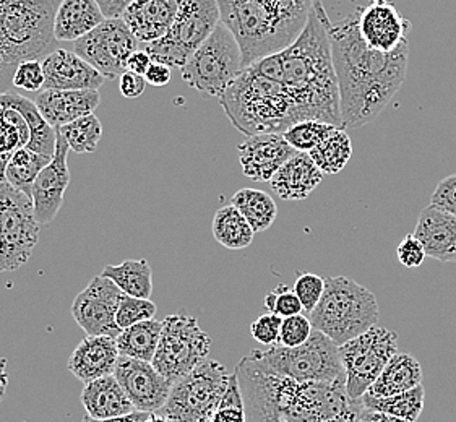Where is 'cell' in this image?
<instances>
[{"label": "cell", "mask_w": 456, "mask_h": 422, "mask_svg": "<svg viewBox=\"0 0 456 422\" xmlns=\"http://www.w3.org/2000/svg\"><path fill=\"white\" fill-rule=\"evenodd\" d=\"M333 62L339 85L343 129H359L392 101L408 70L410 41L384 54L365 45L359 33L357 10L330 25Z\"/></svg>", "instance_id": "6da1fadb"}, {"label": "cell", "mask_w": 456, "mask_h": 422, "mask_svg": "<svg viewBox=\"0 0 456 422\" xmlns=\"http://www.w3.org/2000/svg\"><path fill=\"white\" fill-rule=\"evenodd\" d=\"M247 422H359L361 400H351L346 382H296L266 374L250 356L236 366Z\"/></svg>", "instance_id": "7a4b0ae2"}, {"label": "cell", "mask_w": 456, "mask_h": 422, "mask_svg": "<svg viewBox=\"0 0 456 422\" xmlns=\"http://www.w3.org/2000/svg\"><path fill=\"white\" fill-rule=\"evenodd\" d=\"M330 25L323 2L317 0L301 35L278 54L297 120H322L343 127Z\"/></svg>", "instance_id": "3957f363"}, {"label": "cell", "mask_w": 456, "mask_h": 422, "mask_svg": "<svg viewBox=\"0 0 456 422\" xmlns=\"http://www.w3.org/2000/svg\"><path fill=\"white\" fill-rule=\"evenodd\" d=\"M221 23L238 39L244 69L281 53L301 35L317 0H216Z\"/></svg>", "instance_id": "277c9868"}, {"label": "cell", "mask_w": 456, "mask_h": 422, "mask_svg": "<svg viewBox=\"0 0 456 422\" xmlns=\"http://www.w3.org/2000/svg\"><path fill=\"white\" fill-rule=\"evenodd\" d=\"M219 104L231 124L247 137L284 134L299 122L284 83L258 74L252 65L219 96Z\"/></svg>", "instance_id": "5b68a950"}, {"label": "cell", "mask_w": 456, "mask_h": 422, "mask_svg": "<svg viewBox=\"0 0 456 422\" xmlns=\"http://www.w3.org/2000/svg\"><path fill=\"white\" fill-rule=\"evenodd\" d=\"M380 309L372 291L347 276L325 278L319 305L309 313L314 330L335 341L338 346L356 338L379 323Z\"/></svg>", "instance_id": "8992f818"}, {"label": "cell", "mask_w": 456, "mask_h": 422, "mask_svg": "<svg viewBox=\"0 0 456 422\" xmlns=\"http://www.w3.org/2000/svg\"><path fill=\"white\" fill-rule=\"evenodd\" d=\"M248 356L266 374L286 377L301 384L346 382V374L339 358V346L319 330H314L311 338L301 346L256 349Z\"/></svg>", "instance_id": "52a82bcc"}, {"label": "cell", "mask_w": 456, "mask_h": 422, "mask_svg": "<svg viewBox=\"0 0 456 422\" xmlns=\"http://www.w3.org/2000/svg\"><path fill=\"white\" fill-rule=\"evenodd\" d=\"M62 0H0V33L17 64L53 53L55 13Z\"/></svg>", "instance_id": "ba28073f"}, {"label": "cell", "mask_w": 456, "mask_h": 422, "mask_svg": "<svg viewBox=\"0 0 456 422\" xmlns=\"http://www.w3.org/2000/svg\"><path fill=\"white\" fill-rule=\"evenodd\" d=\"M231 374L218 361L205 359L191 374L173 384L158 416L169 422H211L228 390Z\"/></svg>", "instance_id": "9c48e42d"}, {"label": "cell", "mask_w": 456, "mask_h": 422, "mask_svg": "<svg viewBox=\"0 0 456 422\" xmlns=\"http://www.w3.org/2000/svg\"><path fill=\"white\" fill-rule=\"evenodd\" d=\"M244 70V57L238 39L219 23L210 37L185 62L183 82L197 92L219 98Z\"/></svg>", "instance_id": "30bf717a"}, {"label": "cell", "mask_w": 456, "mask_h": 422, "mask_svg": "<svg viewBox=\"0 0 456 422\" xmlns=\"http://www.w3.org/2000/svg\"><path fill=\"white\" fill-rule=\"evenodd\" d=\"M221 23L216 0H183L177 19L166 37L143 45L153 62L183 69L189 57Z\"/></svg>", "instance_id": "8fae6325"}, {"label": "cell", "mask_w": 456, "mask_h": 422, "mask_svg": "<svg viewBox=\"0 0 456 422\" xmlns=\"http://www.w3.org/2000/svg\"><path fill=\"white\" fill-rule=\"evenodd\" d=\"M39 232L33 199L9 183H0V273L15 272L28 264Z\"/></svg>", "instance_id": "7c38bea8"}, {"label": "cell", "mask_w": 456, "mask_h": 422, "mask_svg": "<svg viewBox=\"0 0 456 422\" xmlns=\"http://www.w3.org/2000/svg\"><path fill=\"white\" fill-rule=\"evenodd\" d=\"M210 349L211 338L201 330L195 317L174 313L163 321L161 340L151 364L171 384H175L208 359Z\"/></svg>", "instance_id": "4fadbf2b"}, {"label": "cell", "mask_w": 456, "mask_h": 422, "mask_svg": "<svg viewBox=\"0 0 456 422\" xmlns=\"http://www.w3.org/2000/svg\"><path fill=\"white\" fill-rule=\"evenodd\" d=\"M398 353V335L385 327H372L339 346V358L346 374V392L361 400L374 385L388 361Z\"/></svg>", "instance_id": "5bb4252c"}, {"label": "cell", "mask_w": 456, "mask_h": 422, "mask_svg": "<svg viewBox=\"0 0 456 422\" xmlns=\"http://www.w3.org/2000/svg\"><path fill=\"white\" fill-rule=\"evenodd\" d=\"M138 43L124 20L106 19L73 46L106 80H116L126 72L128 57L138 51Z\"/></svg>", "instance_id": "9a60e30c"}, {"label": "cell", "mask_w": 456, "mask_h": 422, "mask_svg": "<svg viewBox=\"0 0 456 422\" xmlns=\"http://www.w3.org/2000/svg\"><path fill=\"white\" fill-rule=\"evenodd\" d=\"M122 296L124 293L110 280L96 276L73 299V319L88 337H110L116 340L122 333L116 321Z\"/></svg>", "instance_id": "2e32d148"}, {"label": "cell", "mask_w": 456, "mask_h": 422, "mask_svg": "<svg viewBox=\"0 0 456 422\" xmlns=\"http://www.w3.org/2000/svg\"><path fill=\"white\" fill-rule=\"evenodd\" d=\"M128 400L142 413L156 414L165 406L173 384L161 376L151 362L120 356L114 370Z\"/></svg>", "instance_id": "e0dca14e"}, {"label": "cell", "mask_w": 456, "mask_h": 422, "mask_svg": "<svg viewBox=\"0 0 456 422\" xmlns=\"http://www.w3.org/2000/svg\"><path fill=\"white\" fill-rule=\"evenodd\" d=\"M359 33L365 45L377 53H393L408 41L411 23L390 0H370L357 9Z\"/></svg>", "instance_id": "ac0fdd59"}, {"label": "cell", "mask_w": 456, "mask_h": 422, "mask_svg": "<svg viewBox=\"0 0 456 422\" xmlns=\"http://www.w3.org/2000/svg\"><path fill=\"white\" fill-rule=\"evenodd\" d=\"M69 151L70 148L67 145L64 135L57 129V143L53 161L39 173L31 191L35 215L41 226L51 224L62 208L65 192L70 184V169L67 165Z\"/></svg>", "instance_id": "d6986e66"}, {"label": "cell", "mask_w": 456, "mask_h": 422, "mask_svg": "<svg viewBox=\"0 0 456 422\" xmlns=\"http://www.w3.org/2000/svg\"><path fill=\"white\" fill-rule=\"evenodd\" d=\"M296 153L283 134H260L247 137L238 145L242 173L256 183H270L278 169Z\"/></svg>", "instance_id": "ffe728a7"}, {"label": "cell", "mask_w": 456, "mask_h": 422, "mask_svg": "<svg viewBox=\"0 0 456 422\" xmlns=\"http://www.w3.org/2000/svg\"><path fill=\"white\" fill-rule=\"evenodd\" d=\"M45 90H100L104 77L77 53L54 49L41 61Z\"/></svg>", "instance_id": "44dd1931"}, {"label": "cell", "mask_w": 456, "mask_h": 422, "mask_svg": "<svg viewBox=\"0 0 456 422\" xmlns=\"http://www.w3.org/2000/svg\"><path fill=\"white\" fill-rule=\"evenodd\" d=\"M181 4L183 0H134L122 20L142 45H148L166 37L177 19Z\"/></svg>", "instance_id": "7402d4cb"}, {"label": "cell", "mask_w": 456, "mask_h": 422, "mask_svg": "<svg viewBox=\"0 0 456 422\" xmlns=\"http://www.w3.org/2000/svg\"><path fill=\"white\" fill-rule=\"evenodd\" d=\"M35 102L45 119L59 129L94 114L101 104V94L98 90H45Z\"/></svg>", "instance_id": "603a6c76"}, {"label": "cell", "mask_w": 456, "mask_h": 422, "mask_svg": "<svg viewBox=\"0 0 456 422\" xmlns=\"http://www.w3.org/2000/svg\"><path fill=\"white\" fill-rule=\"evenodd\" d=\"M426 248L428 257L456 264V216L434 205L420 211L412 232Z\"/></svg>", "instance_id": "cb8c5ba5"}, {"label": "cell", "mask_w": 456, "mask_h": 422, "mask_svg": "<svg viewBox=\"0 0 456 422\" xmlns=\"http://www.w3.org/2000/svg\"><path fill=\"white\" fill-rule=\"evenodd\" d=\"M119 349L110 337H86L73 349L67 368L83 384L101 377L114 376L119 362Z\"/></svg>", "instance_id": "d4e9b609"}, {"label": "cell", "mask_w": 456, "mask_h": 422, "mask_svg": "<svg viewBox=\"0 0 456 422\" xmlns=\"http://www.w3.org/2000/svg\"><path fill=\"white\" fill-rule=\"evenodd\" d=\"M323 173L312 161L309 153L297 151L272 177L273 192L286 202H301L307 199L323 179Z\"/></svg>", "instance_id": "484cf974"}, {"label": "cell", "mask_w": 456, "mask_h": 422, "mask_svg": "<svg viewBox=\"0 0 456 422\" xmlns=\"http://www.w3.org/2000/svg\"><path fill=\"white\" fill-rule=\"evenodd\" d=\"M82 403L93 419H110L137 411L114 376L101 377L85 384Z\"/></svg>", "instance_id": "4316f807"}, {"label": "cell", "mask_w": 456, "mask_h": 422, "mask_svg": "<svg viewBox=\"0 0 456 422\" xmlns=\"http://www.w3.org/2000/svg\"><path fill=\"white\" fill-rule=\"evenodd\" d=\"M106 20L96 0H62L54 21L55 41L75 43Z\"/></svg>", "instance_id": "83f0119b"}, {"label": "cell", "mask_w": 456, "mask_h": 422, "mask_svg": "<svg viewBox=\"0 0 456 422\" xmlns=\"http://www.w3.org/2000/svg\"><path fill=\"white\" fill-rule=\"evenodd\" d=\"M422 385V368L418 359L408 353H396L382 374L375 380L374 385L367 394L387 398V396L402 395L416 386Z\"/></svg>", "instance_id": "f1b7e54d"}, {"label": "cell", "mask_w": 456, "mask_h": 422, "mask_svg": "<svg viewBox=\"0 0 456 422\" xmlns=\"http://www.w3.org/2000/svg\"><path fill=\"white\" fill-rule=\"evenodd\" d=\"M0 106L13 108L23 114V118L27 119L29 132H31V138L28 143L29 150L41 153V155H46V157H54L57 129H54L45 119L37 102L28 100L19 93L7 92L0 93Z\"/></svg>", "instance_id": "f546056e"}, {"label": "cell", "mask_w": 456, "mask_h": 422, "mask_svg": "<svg viewBox=\"0 0 456 422\" xmlns=\"http://www.w3.org/2000/svg\"><path fill=\"white\" fill-rule=\"evenodd\" d=\"M101 276L110 280L122 293L130 297L150 299L153 294L151 266L142 260H126L119 265L104 266Z\"/></svg>", "instance_id": "4dcf8cb0"}, {"label": "cell", "mask_w": 456, "mask_h": 422, "mask_svg": "<svg viewBox=\"0 0 456 422\" xmlns=\"http://www.w3.org/2000/svg\"><path fill=\"white\" fill-rule=\"evenodd\" d=\"M161 330H163V321L156 319L140 321L137 325H132L126 330H122L119 337L116 338L120 356L153 362L156 349L161 340Z\"/></svg>", "instance_id": "1f68e13d"}, {"label": "cell", "mask_w": 456, "mask_h": 422, "mask_svg": "<svg viewBox=\"0 0 456 422\" xmlns=\"http://www.w3.org/2000/svg\"><path fill=\"white\" fill-rule=\"evenodd\" d=\"M211 230L219 244L231 250L248 248L256 236L246 216L234 205H226L215 213Z\"/></svg>", "instance_id": "d6a6232c"}, {"label": "cell", "mask_w": 456, "mask_h": 422, "mask_svg": "<svg viewBox=\"0 0 456 422\" xmlns=\"http://www.w3.org/2000/svg\"><path fill=\"white\" fill-rule=\"evenodd\" d=\"M231 205H234L246 216L254 232L270 230L278 216V207L273 197L258 189H240L232 195Z\"/></svg>", "instance_id": "836d02e7"}, {"label": "cell", "mask_w": 456, "mask_h": 422, "mask_svg": "<svg viewBox=\"0 0 456 422\" xmlns=\"http://www.w3.org/2000/svg\"><path fill=\"white\" fill-rule=\"evenodd\" d=\"M361 402L367 410L390 414V416L400 418L404 421L416 422L424 410L426 390H424V386L419 385L412 388L410 392H404L402 395L387 396V398H379V396L365 394L361 398Z\"/></svg>", "instance_id": "e575fe53"}, {"label": "cell", "mask_w": 456, "mask_h": 422, "mask_svg": "<svg viewBox=\"0 0 456 422\" xmlns=\"http://www.w3.org/2000/svg\"><path fill=\"white\" fill-rule=\"evenodd\" d=\"M353 155V142L346 129L338 127L325 138L319 147L314 148L309 157L325 175H335L346 167Z\"/></svg>", "instance_id": "d590c367"}, {"label": "cell", "mask_w": 456, "mask_h": 422, "mask_svg": "<svg viewBox=\"0 0 456 422\" xmlns=\"http://www.w3.org/2000/svg\"><path fill=\"white\" fill-rule=\"evenodd\" d=\"M53 161V157H46L37 153L28 147L17 150L10 158L7 171H5V183L15 187L20 192L27 193L31 197L33 184L39 173Z\"/></svg>", "instance_id": "8d00e7d4"}, {"label": "cell", "mask_w": 456, "mask_h": 422, "mask_svg": "<svg viewBox=\"0 0 456 422\" xmlns=\"http://www.w3.org/2000/svg\"><path fill=\"white\" fill-rule=\"evenodd\" d=\"M59 132L64 135L70 151L85 155L94 153L98 150L102 137V126L94 114H90L82 119L75 120L72 124H67L64 127H59Z\"/></svg>", "instance_id": "74e56055"}, {"label": "cell", "mask_w": 456, "mask_h": 422, "mask_svg": "<svg viewBox=\"0 0 456 422\" xmlns=\"http://www.w3.org/2000/svg\"><path fill=\"white\" fill-rule=\"evenodd\" d=\"M335 129L338 127L322 120H302L286 130L283 137L296 151L311 153Z\"/></svg>", "instance_id": "f35d334b"}, {"label": "cell", "mask_w": 456, "mask_h": 422, "mask_svg": "<svg viewBox=\"0 0 456 422\" xmlns=\"http://www.w3.org/2000/svg\"><path fill=\"white\" fill-rule=\"evenodd\" d=\"M211 422H247L246 404L236 372L231 374L228 390L223 396L218 410L213 414Z\"/></svg>", "instance_id": "ab89813d"}, {"label": "cell", "mask_w": 456, "mask_h": 422, "mask_svg": "<svg viewBox=\"0 0 456 422\" xmlns=\"http://www.w3.org/2000/svg\"><path fill=\"white\" fill-rule=\"evenodd\" d=\"M156 304L150 299H138L130 296H122L119 309L116 313V321L122 330H126L132 325H137L140 321L155 319Z\"/></svg>", "instance_id": "60d3db41"}, {"label": "cell", "mask_w": 456, "mask_h": 422, "mask_svg": "<svg viewBox=\"0 0 456 422\" xmlns=\"http://www.w3.org/2000/svg\"><path fill=\"white\" fill-rule=\"evenodd\" d=\"M264 304L268 313H274L281 319L297 315L304 311L299 297L296 296L289 286L281 285L274 288L273 291H270L265 296Z\"/></svg>", "instance_id": "b9f144b4"}, {"label": "cell", "mask_w": 456, "mask_h": 422, "mask_svg": "<svg viewBox=\"0 0 456 422\" xmlns=\"http://www.w3.org/2000/svg\"><path fill=\"white\" fill-rule=\"evenodd\" d=\"M292 291L299 297L304 311L311 313L319 305L323 296L325 278L315 273H299L294 281Z\"/></svg>", "instance_id": "7bdbcfd3"}, {"label": "cell", "mask_w": 456, "mask_h": 422, "mask_svg": "<svg viewBox=\"0 0 456 422\" xmlns=\"http://www.w3.org/2000/svg\"><path fill=\"white\" fill-rule=\"evenodd\" d=\"M312 333H314V327H312L309 317H305L302 313L286 317V319H283V323H281L278 346H286V348L301 346L311 338Z\"/></svg>", "instance_id": "ee69618b"}, {"label": "cell", "mask_w": 456, "mask_h": 422, "mask_svg": "<svg viewBox=\"0 0 456 422\" xmlns=\"http://www.w3.org/2000/svg\"><path fill=\"white\" fill-rule=\"evenodd\" d=\"M283 319L274 313H264L250 325L252 338L265 346H278Z\"/></svg>", "instance_id": "f6af8a7d"}, {"label": "cell", "mask_w": 456, "mask_h": 422, "mask_svg": "<svg viewBox=\"0 0 456 422\" xmlns=\"http://www.w3.org/2000/svg\"><path fill=\"white\" fill-rule=\"evenodd\" d=\"M45 70L41 61H25L17 67L12 85L25 92H39L45 88Z\"/></svg>", "instance_id": "bcb514c9"}, {"label": "cell", "mask_w": 456, "mask_h": 422, "mask_svg": "<svg viewBox=\"0 0 456 422\" xmlns=\"http://www.w3.org/2000/svg\"><path fill=\"white\" fill-rule=\"evenodd\" d=\"M426 257H428L426 248L414 234L404 236L402 242H400V246L396 248V258L406 268H418V266L424 264Z\"/></svg>", "instance_id": "7dc6e473"}, {"label": "cell", "mask_w": 456, "mask_h": 422, "mask_svg": "<svg viewBox=\"0 0 456 422\" xmlns=\"http://www.w3.org/2000/svg\"><path fill=\"white\" fill-rule=\"evenodd\" d=\"M430 205L456 216V174L448 175L438 183L430 195Z\"/></svg>", "instance_id": "c3c4849f"}, {"label": "cell", "mask_w": 456, "mask_h": 422, "mask_svg": "<svg viewBox=\"0 0 456 422\" xmlns=\"http://www.w3.org/2000/svg\"><path fill=\"white\" fill-rule=\"evenodd\" d=\"M23 147L25 145L19 129L7 120L0 119V155H12Z\"/></svg>", "instance_id": "681fc988"}, {"label": "cell", "mask_w": 456, "mask_h": 422, "mask_svg": "<svg viewBox=\"0 0 456 422\" xmlns=\"http://www.w3.org/2000/svg\"><path fill=\"white\" fill-rule=\"evenodd\" d=\"M19 64L10 55L9 49L4 43V37L0 33V93L10 92V86H13V75Z\"/></svg>", "instance_id": "f907efd6"}, {"label": "cell", "mask_w": 456, "mask_h": 422, "mask_svg": "<svg viewBox=\"0 0 456 422\" xmlns=\"http://www.w3.org/2000/svg\"><path fill=\"white\" fill-rule=\"evenodd\" d=\"M145 77L142 75L132 74V72H124L119 78V90L128 100H137L146 90Z\"/></svg>", "instance_id": "816d5d0a"}, {"label": "cell", "mask_w": 456, "mask_h": 422, "mask_svg": "<svg viewBox=\"0 0 456 422\" xmlns=\"http://www.w3.org/2000/svg\"><path fill=\"white\" fill-rule=\"evenodd\" d=\"M171 78H173L171 67L161 64V62H153L145 74L146 83L153 85V86H166L167 83L171 82Z\"/></svg>", "instance_id": "f5cc1de1"}, {"label": "cell", "mask_w": 456, "mask_h": 422, "mask_svg": "<svg viewBox=\"0 0 456 422\" xmlns=\"http://www.w3.org/2000/svg\"><path fill=\"white\" fill-rule=\"evenodd\" d=\"M153 64V59L146 53L145 49H138L134 54L128 57L127 64H126V70L132 72V74L142 75L145 77L150 65Z\"/></svg>", "instance_id": "db71d44e"}, {"label": "cell", "mask_w": 456, "mask_h": 422, "mask_svg": "<svg viewBox=\"0 0 456 422\" xmlns=\"http://www.w3.org/2000/svg\"><path fill=\"white\" fill-rule=\"evenodd\" d=\"M106 19H122L124 12L134 0H96Z\"/></svg>", "instance_id": "11a10c76"}, {"label": "cell", "mask_w": 456, "mask_h": 422, "mask_svg": "<svg viewBox=\"0 0 456 422\" xmlns=\"http://www.w3.org/2000/svg\"><path fill=\"white\" fill-rule=\"evenodd\" d=\"M359 422H408L400 418H395L390 414L380 413V411H374V410H367L362 404V410L359 414Z\"/></svg>", "instance_id": "9f6ffc18"}, {"label": "cell", "mask_w": 456, "mask_h": 422, "mask_svg": "<svg viewBox=\"0 0 456 422\" xmlns=\"http://www.w3.org/2000/svg\"><path fill=\"white\" fill-rule=\"evenodd\" d=\"M151 414L142 413V411H135V413L127 414V416H119V418H110V419H93L88 414L83 418L82 422H145Z\"/></svg>", "instance_id": "6f0895ef"}, {"label": "cell", "mask_w": 456, "mask_h": 422, "mask_svg": "<svg viewBox=\"0 0 456 422\" xmlns=\"http://www.w3.org/2000/svg\"><path fill=\"white\" fill-rule=\"evenodd\" d=\"M7 386H9V374H7V359L0 358V403L5 396L7 392Z\"/></svg>", "instance_id": "680465c9"}, {"label": "cell", "mask_w": 456, "mask_h": 422, "mask_svg": "<svg viewBox=\"0 0 456 422\" xmlns=\"http://www.w3.org/2000/svg\"><path fill=\"white\" fill-rule=\"evenodd\" d=\"M145 422H169L166 421L165 418H161V416H158V414H151Z\"/></svg>", "instance_id": "91938a15"}]
</instances>
